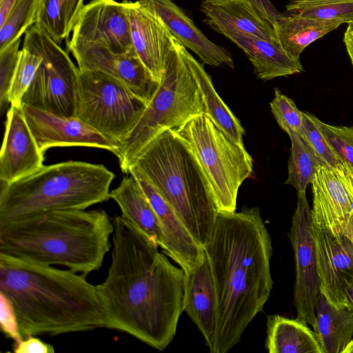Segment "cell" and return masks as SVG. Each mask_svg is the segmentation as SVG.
I'll use <instances>...</instances> for the list:
<instances>
[{"instance_id": "cell-28", "label": "cell", "mask_w": 353, "mask_h": 353, "mask_svg": "<svg viewBox=\"0 0 353 353\" xmlns=\"http://www.w3.org/2000/svg\"><path fill=\"white\" fill-rule=\"evenodd\" d=\"M188 63L203 99V115L212 120L232 141L244 146L243 136L245 131L237 117L219 97L203 65L190 53L188 54Z\"/></svg>"}, {"instance_id": "cell-15", "label": "cell", "mask_w": 353, "mask_h": 353, "mask_svg": "<svg viewBox=\"0 0 353 353\" xmlns=\"http://www.w3.org/2000/svg\"><path fill=\"white\" fill-rule=\"evenodd\" d=\"M70 41L99 43L115 52L136 54L125 6L115 0H92L85 4Z\"/></svg>"}, {"instance_id": "cell-26", "label": "cell", "mask_w": 353, "mask_h": 353, "mask_svg": "<svg viewBox=\"0 0 353 353\" xmlns=\"http://www.w3.org/2000/svg\"><path fill=\"white\" fill-rule=\"evenodd\" d=\"M336 21L319 19L296 14L283 13L273 25L277 41L292 57L300 55L314 41L338 28Z\"/></svg>"}, {"instance_id": "cell-3", "label": "cell", "mask_w": 353, "mask_h": 353, "mask_svg": "<svg viewBox=\"0 0 353 353\" xmlns=\"http://www.w3.org/2000/svg\"><path fill=\"white\" fill-rule=\"evenodd\" d=\"M0 292L14 306L23 339L105 327L96 285L69 269L0 253Z\"/></svg>"}, {"instance_id": "cell-32", "label": "cell", "mask_w": 353, "mask_h": 353, "mask_svg": "<svg viewBox=\"0 0 353 353\" xmlns=\"http://www.w3.org/2000/svg\"><path fill=\"white\" fill-rule=\"evenodd\" d=\"M39 0H17L4 23L0 26V50L4 49L35 23Z\"/></svg>"}, {"instance_id": "cell-38", "label": "cell", "mask_w": 353, "mask_h": 353, "mask_svg": "<svg viewBox=\"0 0 353 353\" xmlns=\"http://www.w3.org/2000/svg\"><path fill=\"white\" fill-rule=\"evenodd\" d=\"M0 327L4 335L19 343L23 339L14 306L10 299L0 292Z\"/></svg>"}, {"instance_id": "cell-46", "label": "cell", "mask_w": 353, "mask_h": 353, "mask_svg": "<svg viewBox=\"0 0 353 353\" xmlns=\"http://www.w3.org/2000/svg\"><path fill=\"white\" fill-rule=\"evenodd\" d=\"M342 353H353V339H352L345 345Z\"/></svg>"}, {"instance_id": "cell-36", "label": "cell", "mask_w": 353, "mask_h": 353, "mask_svg": "<svg viewBox=\"0 0 353 353\" xmlns=\"http://www.w3.org/2000/svg\"><path fill=\"white\" fill-rule=\"evenodd\" d=\"M21 41V38H19L0 50V109L1 114L10 104L8 94L19 61Z\"/></svg>"}, {"instance_id": "cell-17", "label": "cell", "mask_w": 353, "mask_h": 353, "mask_svg": "<svg viewBox=\"0 0 353 353\" xmlns=\"http://www.w3.org/2000/svg\"><path fill=\"white\" fill-rule=\"evenodd\" d=\"M128 174L136 178L158 217L164 237V253L185 273L194 270L204 259L203 248L193 238L172 208L139 171L131 167Z\"/></svg>"}, {"instance_id": "cell-21", "label": "cell", "mask_w": 353, "mask_h": 353, "mask_svg": "<svg viewBox=\"0 0 353 353\" xmlns=\"http://www.w3.org/2000/svg\"><path fill=\"white\" fill-rule=\"evenodd\" d=\"M200 10L203 22L227 38L234 34L277 41L272 25L262 18L248 0H204Z\"/></svg>"}, {"instance_id": "cell-42", "label": "cell", "mask_w": 353, "mask_h": 353, "mask_svg": "<svg viewBox=\"0 0 353 353\" xmlns=\"http://www.w3.org/2000/svg\"><path fill=\"white\" fill-rule=\"evenodd\" d=\"M347 52L353 65V23L347 24L343 37Z\"/></svg>"}, {"instance_id": "cell-18", "label": "cell", "mask_w": 353, "mask_h": 353, "mask_svg": "<svg viewBox=\"0 0 353 353\" xmlns=\"http://www.w3.org/2000/svg\"><path fill=\"white\" fill-rule=\"evenodd\" d=\"M154 14L169 33L194 52L205 64L234 68V60L225 48L211 41L172 0H137Z\"/></svg>"}, {"instance_id": "cell-30", "label": "cell", "mask_w": 353, "mask_h": 353, "mask_svg": "<svg viewBox=\"0 0 353 353\" xmlns=\"http://www.w3.org/2000/svg\"><path fill=\"white\" fill-rule=\"evenodd\" d=\"M287 134L291 148L285 184L292 185L297 192L305 191L318 169L325 164L301 134L295 131Z\"/></svg>"}, {"instance_id": "cell-10", "label": "cell", "mask_w": 353, "mask_h": 353, "mask_svg": "<svg viewBox=\"0 0 353 353\" xmlns=\"http://www.w3.org/2000/svg\"><path fill=\"white\" fill-rule=\"evenodd\" d=\"M23 48L40 56L42 61L22 105L63 117H76L79 69L66 51L35 24L26 31Z\"/></svg>"}, {"instance_id": "cell-13", "label": "cell", "mask_w": 353, "mask_h": 353, "mask_svg": "<svg viewBox=\"0 0 353 353\" xmlns=\"http://www.w3.org/2000/svg\"><path fill=\"white\" fill-rule=\"evenodd\" d=\"M320 291L338 308L345 307V292L353 279V243L312 223Z\"/></svg>"}, {"instance_id": "cell-47", "label": "cell", "mask_w": 353, "mask_h": 353, "mask_svg": "<svg viewBox=\"0 0 353 353\" xmlns=\"http://www.w3.org/2000/svg\"><path fill=\"white\" fill-rule=\"evenodd\" d=\"M206 1H212V0H206Z\"/></svg>"}, {"instance_id": "cell-16", "label": "cell", "mask_w": 353, "mask_h": 353, "mask_svg": "<svg viewBox=\"0 0 353 353\" xmlns=\"http://www.w3.org/2000/svg\"><path fill=\"white\" fill-rule=\"evenodd\" d=\"M43 161L44 153L28 125L22 106L10 105L0 152V183L27 177L41 170Z\"/></svg>"}, {"instance_id": "cell-37", "label": "cell", "mask_w": 353, "mask_h": 353, "mask_svg": "<svg viewBox=\"0 0 353 353\" xmlns=\"http://www.w3.org/2000/svg\"><path fill=\"white\" fill-rule=\"evenodd\" d=\"M329 144L341 162L353 167V126L332 125L321 121Z\"/></svg>"}, {"instance_id": "cell-9", "label": "cell", "mask_w": 353, "mask_h": 353, "mask_svg": "<svg viewBox=\"0 0 353 353\" xmlns=\"http://www.w3.org/2000/svg\"><path fill=\"white\" fill-rule=\"evenodd\" d=\"M147 105L122 81L100 71L79 69L76 117L119 147Z\"/></svg>"}, {"instance_id": "cell-6", "label": "cell", "mask_w": 353, "mask_h": 353, "mask_svg": "<svg viewBox=\"0 0 353 353\" xmlns=\"http://www.w3.org/2000/svg\"><path fill=\"white\" fill-rule=\"evenodd\" d=\"M114 178L103 164L70 160L0 183V224L52 210H86L110 199Z\"/></svg>"}, {"instance_id": "cell-41", "label": "cell", "mask_w": 353, "mask_h": 353, "mask_svg": "<svg viewBox=\"0 0 353 353\" xmlns=\"http://www.w3.org/2000/svg\"><path fill=\"white\" fill-rule=\"evenodd\" d=\"M336 169L339 171L346 186L353 196V167L341 162Z\"/></svg>"}, {"instance_id": "cell-33", "label": "cell", "mask_w": 353, "mask_h": 353, "mask_svg": "<svg viewBox=\"0 0 353 353\" xmlns=\"http://www.w3.org/2000/svg\"><path fill=\"white\" fill-rule=\"evenodd\" d=\"M40 56L23 48L10 85L8 101L10 105L22 106L23 97L41 63Z\"/></svg>"}, {"instance_id": "cell-2", "label": "cell", "mask_w": 353, "mask_h": 353, "mask_svg": "<svg viewBox=\"0 0 353 353\" xmlns=\"http://www.w3.org/2000/svg\"><path fill=\"white\" fill-rule=\"evenodd\" d=\"M216 296V333L211 353L236 346L268 301L273 287L272 243L258 207L218 212L203 247Z\"/></svg>"}, {"instance_id": "cell-44", "label": "cell", "mask_w": 353, "mask_h": 353, "mask_svg": "<svg viewBox=\"0 0 353 353\" xmlns=\"http://www.w3.org/2000/svg\"><path fill=\"white\" fill-rule=\"evenodd\" d=\"M345 305L346 308L353 312V279L345 289Z\"/></svg>"}, {"instance_id": "cell-31", "label": "cell", "mask_w": 353, "mask_h": 353, "mask_svg": "<svg viewBox=\"0 0 353 353\" xmlns=\"http://www.w3.org/2000/svg\"><path fill=\"white\" fill-rule=\"evenodd\" d=\"M287 12L319 19L353 23V0H289Z\"/></svg>"}, {"instance_id": "cell-34", "label": "cell", "mask_w": 353, "mask_h": 353, "mask_svg": "<svg viewBox=\"0 0 353 353\" xmlns=\"http://www.w3.org/2000/svg\"><path fill=\"white\" fill-rule=\"evenodd\" d=\"M321 121L313 114L303 112V123L299 133L307 140L325 165L337 168L341 161L323 133Z\"/></svg>"}, {"instance_id": "cell-4", "label": "cell", "mask_w": 353, "mask_h": 353, "mask_svg": "<svg viewBox=\"0 0 353 353\" xmlns=\"http://www.w3.org/2000/svg\"><path fill=\"white\" fill-rule=\"evenodd\" d=\"M113 232L103 210H52L0 224V253L86 276L102 266Z\"/></svg>"}, {"instance_id": "cell-23", "label": "cell", "mask_w": 353, "mask_h": 353, "mask_svg": "<svg viewBox=\"0 0 353 353\" xmlns=\"http://www.w3.org/2000/svg\"><path fill=\"white\" fill-rule=\"evenodd\" d=\"M228 38L245 52L258 79L269 81L303 71L300 59L290 56L278 41L245 34H234Z\"/></svg>"}, {"instance_id": "cell-39", "label": "cell", "mask_w": 353, "mask_h": 353, "mask_svg": "<svg viewBox=\"0 0 353 353\" xmlns=\"http://www.w3.org/2000/svg\"><path fill=\"white\" fill-rule=\"evenodd\" d=\"M14 353H54V347L34 336H29L14 343Z\"/></svg>"}, {"instance_id": "cell-25", "label": "cell", "mask_w": 353, "mask_h": 353, "mask_svg": "<svg viewBox=\"0 0 353 353\" xmlns=\"http://www.w3.org/2000/svg\"><path fill=\"white\" fill-rule=\"evenodd\" d=\"M265 348L269 353H323L315 331L297 319L267 316Z\"/></svg>"}, {"instance_id": "cell-29", "label": "cell", "mask_w": 353, "mask_h": 353, "mask_svg": "<svg viewBox=\"0 0 353 353\" xmlns=\"http://www.w3.org/2000/svg\"><path fill=\"white\" fill-rule=\"evenodd\" d=\"M84 6V0H39L34 24L60 43L73 31Z\"/></svg>"}, {"instance_id": "cell-35", "label": "cell", "mask_w": 353, "mask_h": 353, "mask_svg": "<svg viewBox=\"0 0 353 353\" xmlns=\"http://www.w3.org/2000/svg\"><path fill=\"white\" fill-rule=\"evenodd\" d=\"M270 108L277 123L283 131L286 133L290 131L300 132L303 112L298 109L293 100L279 90L275 89Z\"/></svg>"}, {"instance_id": "cell-20", "label": "cell", "mask_w": 353, "mask_h": 353, "mask_svg": "<svg viewBox=\"0 0 353 353\" xmlns=\"http://www.w3.org/2000/svg\"><path fill=\"white\" fill-rule=\"evenodd\" d=\"M122 2L129 20L134 50L153 78L160 83L170 34L162 22L138 1Z\"/></svg>"}, {"instance_id": "cell-22", "label": "cell", "mask_w": 353, "mask_h": 353, "mask_svg": "<svg viewBox=\"0 0 353 353\" xmlns=\"http://www.w3.org/2000/svg\"><path fill=\"white\" fill-rule=\"evenodd\" d=\"M184 312L198 327L211 352L216 333L217 303L205 253L202 263L185 273Z\"/></svg>"}, {"instance_id": "cell-45", "label": "cell", "mask_w": 353, "mask_h": 353, "mask_svg": "<svg viewBox=\"0 0 353 353\" xmlns=\"http://www.w3.org/2000/svg\"><path fill=\"white\" fill-rule=\"evenodd\" d=\"M342 232L353 243V216L343 228Z\"/></svg>"}, {"instance_id": "cell-43", "label": "cell", "mask_w": 353, "mask_h": 353, "mask_svg": "<svg viewBox=\"0 0 353 353\" xmlns=\"http://www.w3.org/2000/svg\"><path fill=\"white\" fill-rule=\"evenodd\" d=\"M17 1V0H0V26L6 21Z\"/></svg>"}, {"instance_id": "cell-7", "label": "cell", "mask_w": 353, "mask_h": 353, "mask_svg": "<svg viewBox=\"0 0 353 353\" xmlns=\"http://www.w3.org/2000/svg\"><path fill=\"white\" fill-rule=\"evenodd\" d=\"M189 53L170 35L159 87L115 154L123 173L128 174L140 152L159 134L176 131L192 118L204 114L203 99L188 63Z\"/></svg>"}, {"instance_id": "cell-1", "label": "cell", "mask_w": 353, "mask_h": 353, "mask_svg": "<svg viewBox=\"0 0 353 353\" xmlns=\"http://www.w3.org/2000/svg\"><path fill=\"white\" fill-rule=\"evenodd\" d=\"M111 263L96 285L105 328L127 333L163 351L184 312L185 273L121 215L113 219Z\"/></svg>"}, {"instance_id": "cell-11", "label": "cell", "mask_w": 353, "mask_h": 353, "mask_svg": "<svg viewBox=\"0 0 353 353\" xmlns=\"http://www.w3.org/2000/svg\"><path fill=\"white\" fill-rule=\"evenodd\" d=\"M311 208L305 191L297 192L289 238L294 254L296 277L293 301L296 319L316 325V305L320 292Z\"/></svg>"}, {"instance_id": "cell-40", "label": "cell", "mask_w": 353, "mask_h": 353, "mask_svg": "<svg viewBox=\"0 0 353 353\" xmlns=\"http://www.w3.org/2000/svg\"><path fill=\"white\" fill-rule=\"evenodd\" d=\"M256 12L265 20L270 23L272 26L282 15L283 13L279 12L270 0H248Z\"/></svg>"}, {"instance_id": "cell-14", "label": "cell", "mask_w": 353, "mask_h": 353, "mask_svg": "<svg viewBox=\"0 0 353 353\" xmlns=\"http://www.w3.org/2000/svg\"><path fill=\"white\" fill-rule=\"evenodd\" d=\"M28 125L43 153L56 147H89L116 154L119 145L77 117H66L23 104Z\"/></svg>"}, {"instance_id": "cell-8", "label": "cell", "mask_w": 353, "mask_h": 353, "mask_svg": "<svg viewBox=\"0 0 353 353\" xmlns=\"http://www.w3.org/2000/svg\"><path fill=\"white\" fill-rule=\"evenodd\" d=\"M189 145L209 182L218 212L236 211L239 189L252 174V158L202 114L175 131Z\"/></svg>"}, {"instance_id": "cell-27", "label": "cell", "mask_w": 353, "mask_h": 353, "mask_svg": "<svg viewBox=\"0 0 353 353\" xmlns=\"http://www.w3.org/2000/svg\"><path fill=\"white\" fill-rule=\"evenodd\" d=\"M323 353H342L353 336V312L331 304L320 291L316 305L314 329Z\"/></svg>"}, {"instance_id": "cell-19", "label": "cell", "mask_w": 353, "mask_h": 353, "mask_svg": "<svg viewBox=\"0 0 353 353\" xmlns=\"http://www.w3.org/2000/svg\"><path fill=\"white\" fill-rule=\"evenodd\" d=\"M312 221L333 234L343 233L353 216V196L336 168L321 165L312 181Z\"/></svg>"}, {"instance_id": "cell-5", "label": "cell", "mask_w": 353, "mask_h": 353, "mask_svg": "<svg viewBox=\"0 0 353 353\" xmlns=\"http://www.w3.org/2000/svg\"><path fill=\"white\" fill-rule=\"evenodd\" d=\"M131 167L172 208L203 248L213 232L218 211L206 176L187 142L167 130L145 145Z\"/></svg>"}, {"instance_id": "cell-12", "label": "cell", "mask_w": 353, "mask_h": 353, "mask_svg": "<svg viewBox=\"0 0 353 353\" xmlns=\"http://www.w3.org/2000/svg\"><path fill=\"white\" fill-rule=\"evenodd\" d=\"M68 49L79 69L100 71L122 81L147 104L159 87L136 54L118 53L99 43L81 41H69Z\"/></svg>"}, {"instance_id": "cell-24", "label": "cell", "mask_w": 353, "mask_h": 353, "mask_svg": "<svg viewBox=\"0 0 353 353\" xmlns=\"http://www.w3.org/2000/svg\"><path fill=\"white\" fill-rule=\"evenodd\" d=\"M119 207L121 217L147 236L162 250L164 237L158 217L136 178L129 174L110 192Z\"/></svg>"}]
</instances>
